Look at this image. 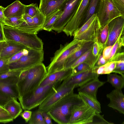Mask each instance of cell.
<instances>
[{
    "label": "cell",
    "mask_w": 124,
    "mask_h": 124,
    "mask_svg": "<svg viewBox=\"0 0 124 124\" xmlns=\"http://www.w3.org/2000/svg\"><path fill=\"white\" fill-rule=\"evenodd\" d=\"M46 67L42 62L22 71L17 85L20 98L37 88L46 77Z\"/></svg>",
    "instance_id": "2"
},
{
    "label": "cell",
    "mask_w": 124,
    "mask_h": 124,
    "mask_svg": "<svg viewBox=\"0 0 124 124\" xmlns=\"http://www.w3.org/2000/svg\"><path fill=\"white\" fill-rule=\"evenodd\" d=\"M94 41H85L81 47L70 55L66 60L64 65V69L71 68L75 62L82 55L93 47Z\"/></svg>",
    "instance_id": "20"
},
{
    "label": "cell",
    "mask_w": 124,
    "mask_h": 124,
    "mask_svg": "<svg viewBox=\"0 0 124 124\" xmlns=\"http://www.w3.org/2000/svg\"><path fill=\"white\" fill-rule=\"evenodd\" d=\"M3 23L0 22V42L5 41L3 30Z\"/></svg>",
    "instance_id": "52"
},
{
    "label": "cell",
    "mask_w": 124,
    "mask_h": 124,
    "mask_svg": "<svg viewBox=\"0 0 124 124\" xmlns=\"http://www.w3.org/2000/svg\"><path fill=\"white\" fill-rule=\"evenodd\" d=\"M122 15L124 16V0H112Z\"/></svg>",
    "instance_id": "43"
},
{
    "label": "cell",
    "mask_w": 124,
    "mask_h": 124,
    "mask_svg": "<svg viewBox=\"0 0 124 124\" xmlns=\"http://www.w3.org/2000/svg\"><path fill=\"white\" fill-rule=\"evenodd\" d=\"M122 60H124V53L123 51L116 53L108 62H116Z\"/></svg>",
    "instance_id": "45"
},
{
    "label": "cell",
    "mask_w": 124,
    "mask_h": 124,
    "mask_svg": "<svg viewBox=\"0 0 124 124\" xmlns=\"http://www.w3.org/2000/svg\"><path fill=\"white\" fill-rule=\"evenodd\" d=\"M72 70V68L64 69L47 75L39 86L46 85L54 82L63 81L71 75Z\"/></svg>",
    "instance_id": "18"
},
{
    "label": "cell",
    "mask_w": 124,
    "mask_h": 124,
    "mask_svg": "<svg viewBox=\"0 0 124 124\" xmlns=\"http://www.w3.org/2000/svg\"><path fill=\"white\" fill-rule=\"evenodd\" d=\"M3 108L14 119L17 118L22 112L21 105L17 99L12 98L4 105Z\"/></svg>",
    "instance_id": "23"
},
{
    "label": "cell",
    "mask_w": 124,
    "mask_h": 124,
    "mask_svg": "<svg viewBox=\"0 0 124 124\" xmlns=\"http://www.w3.org/2000/svg\"><path fill=\"white\" fill-rule=\"evenodd\" d=\"M113 46H107L103 49L102 54L103 58L106 60L107 62Z\"/></svg>",
    "instance_id": "47"
},
{
    "label": "cell",
    "mask_w": 124,
    "mask_h": 124,
    "mask_svg": "<svg viewBox=\"0 0 124 124\" xmlns=\"http://www.w3.org/2000/svg\"><path fill=\"white\" fill-rule=\"evenodd\" d=\"M43 50H37L29 49L28 54L22 56L17 60L9 63L10 70L20 71L28 69L44 60Z\"/></svg>",
    "instance_id": "6"
},
{
    "label": "cell",
    "mask_w": 124,
    "mask_h": 124,
    "mask_svg": "<svg viewBox=\"0 0 124 124\" xmlns=\"http://www.w3.org/2000/svg\"><path fill=\"white\" fill-rule=\"evenodd\" d=\"M124 46V33L121 34L113 44L108 58V61L116 53L120 52Z\"/></svg>",
    "instance_id": "29"
},
{
    "label": "cell",
    "mask_w": 124,
    "mask_h": 124,
    "mask_svg": "<svg viewBox=\"0 0 124 124\" xmlns=\"http://www.w3.org/2000/svg\"><path fill=\"white\" fill-rule=\"evenodd\" d=\"M86 41L74 39L69 43L61 44L59 48L55 52L51 59V62L46 67L47 74L49 75L54 72L64 69L65 61L71 54L79 49Z\"/></svg>",
    "instance_id": "4"
},
{
    "label": "cell",
    "mask_w": 124,
    "mask_h": 124,
    "mask_svg": "<svg viewBox=\"0 0 124 124\" xmlns=\"http://www.w3.org/2000/svg\"><path fill=\"white\" fill-rule=\"evenodd\" d=\"M22 16L5 17L3 24L13 28L19 27L23 22Z\"/></svg>",
    "instance_id": "30"
},
{
    "label": "cell",
    "mask_w": 124,
    "mask_h": 124,
    "mask_svg": "<svg viewBox=\"0 0 124 124\" xmlns=\"http://www.w3.org/2000/svg\"><path fill=\"white\" fill-rule=\"evenodd\" d=\"M78 92V94L79 97L86 105L98 113H100L101 112V104L97 99L85 93Z\"/></svg>",
    "instance_id": "25"
},
{
    "label": "cell",
    "mask_w": 124,
    "mask_h": 124,
    "mask_svg": "<svg viewBox=\"0 0 124 124\" xmlns=\"http://www.w3.org/2000/svg\"><path fill=\"white\" fill-rule=\"evenodd\" d=\"M42 115L46 124H52L51 118L46 112H42Z\"/></svg>",
    "instance_id": "49"
},
{
    "label": "cell",
    "mask_w": 124,
    "mask_h": 124,
    "mask_svg": "<svg viewBox=\"0 0 124 124\" xmlns=\"http://www.w3.org/2000/svg\"><path fill=\"white\" fill-rule=\"evenodd\" d=\"M96 113L86 104L80 106L72 112L68 124H91Z\"/></svg>",
    "instance_id": "11"
},
{
    "label": "cell",
    "mask_w": 124,
    "mask_h": 124,
    "mask_svg": "<svg viewBox=\"0 0 124 124\" xmlns=\"http://www.w3.org/2000/svg\"><path fill=\"white\" fill-rule=\"evenodd\" d=\"M96 14L101 27L107 24L117 17L123 16L112 0H100Z\"/></svg>",
    "instance_id": "9"
},
{
    "label": "cell",
    "mask_w": 124,
    "mask_h": 124,
    "mask_svg": "<svg viewBox=\"0 0 124 124\" xmlns=\"http://www.w3.org/2000/svg\"><path fill=\"white\" fill-rule=\"evenodd\" d=\"M62 13V10L59 9L46 17L43 29L49 31H52L54 25Z\"/></svg>",
    "instance_id": "26"
},
{
    "label": "cell",
    "mask_w": 124,
    "mask_h": 124,
    "mask_svg": "<svg viewBox=\"0 0 124 124\" xmlns=\"http://www.w3.org/2000/svg\"><path fill=\"white\" fill-rule=\"evenodd\" d=\"M82 0H66L60 9L63 13L57 20L52 30L58 33L62 31L64 27L77 12Z\"/></svg>",
    "instance_id": "8"
},
{
    "label": "cell",
    "mask_w": 124,
    "mask_h": 124,
    "mask_svg": "<svg viewBox=\"0 0 124 124\" xmlns=\"http://www.w3.org/2000/svg\"><path fill=\"white\" fill-rule=\"evenodd\" d=\"M12 98L8 95L0 93V106L3 107L7 102Z\"/></svg>",
    "instance_id": "44"
},
{
    "label": "cell",
    "mask_w": 124,
    "mask_h": 124,
    "mask_svg": "<svg viewBox=\"0 0 124 124\" xmlns=\"http://www.w3.org/2000/svg\"><path fill=\"white\" fill-rule=\"evenodd\" d=\"M3 30L5 40H12L19 43L30 49H43V43L37 34L29 33L3 24Z\"/></svg>",
    "instance_id": "5"
},
{
    "label": "cell",
    "mask_w": 124,
    "mask_h": 124,
    "mask_svg": "<svg viewBox=\"0 0 124 124\" xmlns=\"http://www.w3.org/2000/svg\"><path fill=\"white\" fill-rule=\"evenodd\" d=\"M6 110L3 107L0 106V112H3Z\"/></svg>",
    "instance_id": "55"
},
{
    "label": "cell",
    "mask_w": 124,
    "mask_h": 124,
    "mask_svg": "<svg viewBox=\"0 0 124 124\" xmlns=\"http://www.w3.org/2000/svg\"><path fill=\"white\" fill-rule=\"evenodd\" d=\"M109 99L108 106L124 114V95L122 89H115L106 95Z\"/></svg>",
    "instance_id": "16"
},
{
    "label": "cell",
    "mask_w": 124,
    "mask_h": 124,
    "mask_svg": "<svg viewBox=\"0 0 124 124\" xmlns=\"http://www.w3.org/2000/svg\"><path fill=\"white\" fill-rule=\"evenodd\" d=\"M7 42L5 41L0 42V58L1 51L4 46L6 45Z\"/></svg>",
    "instance_id": "54"
},
{
    "label": "cell",
    "mask_w": 124,
    "mask_h": 124,
    "mask_svg": "<svg viewBox=\"0 0 124 124\" xmlns=\"http://www.w3.org/2000/svg\"><path fill=\"white\" fill-rule=\"evenodd\" d=\"M108 33L106 46H113L121 34L124 33V16L117 17L108 24Z\"/></svg>",
    "instance_id": "14"
},
{
    "label": "cell",
    "mask_w": 124,
    "mask_h": 124,
    "mask_svg": "<svg viewBox=\"0 0 124 124\" xmlns=\"http://www.w3.org/2000/svg\"><path fill=\"white\" fill-rule=\"evenodd\" d=\"M28 123L29 124H46L42 112L38 110L32 112L31 118Z\"/></svg>",
    "instance_id": "32"
},
{
    "label": "cell",
    "mask_w": 124,
    "mask_h": 124,
    "mask_svg": "<svg viewBox=\"0 0 124 124\" xmlns=\"http://www.w3.org/2000/svg\"><path fill=\"white\" fill-rule=\"evenodd\" d=\"M40 12L37 4L32 3L29 5H26L24 14L32 18Z\"/></svg>",
    "instance_id": "34"
},
{
    "label": "cell",
    "mask_w": 124,
    "mask_h": 124,
    "mask_svg": "<svg viewBox=\"0 0 124 124\" xmlns=\"http://www.w3.org/2000/svg\"><path fill=\"white\" fill-rule=\"evenodd\" d=\"M24 5L19 0H16L5 8L3 11L5 17L21 16L24 14Z\"/></svg>",
    "instance_id": "22"
},
{
    "label": "cell",
    "mask_w": 124,
    "mask_h": 124,
    "mask_svg": "<svg viewBox=\"0 0 124 124\" xmlns=\"http://www.w3.org/2000/svg\"><path fill=\"white\" fill-rule=\"evenodd\" d=\"M107 62V61L103 58L102 53H101L98 59L95 64L94 68H96L103 65Z\"/></svg>",
    "instance_id": "48"
},
{
    "label": "cell",
    "mask_w": 124,
    "mask_h": 124,
    "mask_svg": "<svg viewBox=\"0 0 124 124\" xmlns=\"http://www.w3.org/2000/svg\"><path fill=\"white\" fill-rule=\"evenodd\" d=\"M108 33V24L101 27L99 33L98 40L99 42L103 46L104 48L106 46L107 41Z\"/></svg>",
    "instance_id": "31"
},
{
    "label": "cell",
    "mask_w": 124,
    "mask_h": 124,
    "mask_svg": "<svg viewBox=\"0 0 124 124\" xmlns=\"http://www.w3.org/2000/svg\"><path fill=\"white\" fill-rule=\"evenodd\" d=\"M32 112L29 110H26L20 114V116L24 119L26 123L28 122L30 119Z\"/></svg>",
    "instance_id": "46"
},
{
    "label": "cell",
    "mask_w": 124,
    "mask_h": 124,
    "mask_svg": "<svg viewBox=\"0 0 124 124\" xmlns=\"http://www.w3.org/2000/svg\"><path fill=\"white\" fill-rule=\"evenodd\" d=\"M74 87L66 85L64 82L58 86L56 91L39 106L38 110L47 112L56 102L65 95L74 90Z\"/></svg>",
    "instance_id": "13"
},
{
    "label": "cell",
    "mask_w": 124,
    "mask_h": 124,
    "mask_svg": "<svg viewBox=\"0 0 124 124\" xmlns=\"http://www.w3.org/2000/svg\"><path fill=\"white\" fill-rule=\"evenodd\" d=\"M100 0H90L88 6L83 20V25L94 14H96Z\"/></svg>",
    "instance_id": "28"
},
{
    "label": "cell",
    "mask_w": 124,
    "mask_h": 124,
    "mask_svg": "<svg viewBox=\"0 0 124 124\" xmlns=\"http://www.w3.org/2000/svg\"><path fill=\"white\" fill-rule=\"evenodd\" d=\"M29 49L26 48L16 54L9 59V63L17 60L23 55L28 54Z\"/></svg>",
    "instance_id": "39"
},
{
    "label": "cell",
    "mask_w": 124,
    "mask_h": 124,
    "mask_svg": "<svg viewBox=\"0 0 124 124\" xmlns=\"http://www.w3.org/2000/svg\"><path fill=\"white\" fill-rule=\"evenodd\" d=\"M85 104L74 90L65 95L46 112L51 118L59 124H68L71 114L77 108Z\"/></svg>",
    "instance_id": "1"
},
{
    "label": "cell",
    "mask_w": 124,
    "mask_h": 124,
    "mask_svg": "<svg viewBox=\"0 0 124 124\" xmlns=\"http://www.w3.org/2000/svg\"><path fill=\"white\" fill-rule=\"evenodd\" d=\"M4 8L2 6H0V22L3 23L5 18L3 12Z\"/></svg>",
    "instance_id": "51"
},
{
    "label": "cell",
    "mask_w": 124,
    "mask_h": 124,
    "mask_svg": "<svg viewBox=\"0 0 124 124\" xmlns=\"http://www.w3.org/2000/svg\"><path fill=\"white\" fill-rule=\"evenodd\" d=\"M116 63L115 61H111L108 62L103 65L104 70L103 74H108L112 73L116 68Z\"/></svg>",
    "instance_id": "38"
},
{
    "label": "cell",
    "mask_w": 124,
    "mask_h": 124,
    "mask_svg": "<svg viewBox=\"0 0 124 124\" xmlns=\"http://www.w3.org/2000/svg\"><path fill=\"white\" fill-rule=\"evenodd\" d=\"M46 18L40 12L32 17L34 25L39 31L43 30V27Z\"/></svg>",
    "instance_id": "33"
},
{
    "label": "cell",
    "mask_w": 124,
    "mask_h": 124,
    "mask_svg": "<svg viewBox=\"0 0 124 124\" xmlns=\"http://www.w3.org/2000/svg\"><path fill=\"white\" fill-rule=\"evenodd\" d=\"M7 44L2 49L0 58L9 59L18 52L26 47L24 45L12 40H6Z\"/></svg>",
    "instance_id": "19"
},
{
    "label": "cell",
    "mask_w": 124,
    "mask_h": 124,
    "mask_svg": "<svg viewBox=\"0 0 124 124\" xmlns=\"http://www.w3.org/2000/svg\"><path fill=\"white\" fill-rule=\"evenodd\" d=\"M90 0H82L76 13L64 27L62 31L67 36H73L82 26Z\"/></svg>",
    "instance_id": "10"
},
{
    "label": "cell",
    "mask_w": 124,
    "mask_h": 124,
    "mask_svg": "<svg viewBox=\"0 0 124 124\" xmlns=\"http://www.w3.org/2000/svg\"><path fill=\"white\" fill-rule=\"evenodd\" d=\"M62 82L59 81L46 85L39 86L18 98L22 109L24 110H30L39 106L55 92Z\"/></svg>",
    "instance_id": "3"
},
{
    "label": "cell",
    "mask_w": 124,
    "mask_h": 124,
    "mask_svg": "<svg viewBox=\"0 0 124 124\" xmlns=\"http://www.w3.org/2000/svg\"><path fill=\"white\" fill-rule=\"evenodd\" d=\"M116 62V66L115 68H119L124 65V60H120Z\"/></svg>",
    "instance_id": "53"
},
{
    "label": "cell",
    "mask_w": 124,
    "mask_h": 124,
    "mask_svg": "<svg viewBox=\"0 0 124 124\" xmlns=\"http://www.w3.org/2000/svg\"><path fill=\"white\" fill-rule=\"evenodd\" d=\"M22 71L16 70H9L0 75V78L5 79L9 78L19 77Z\"/></svg>",
    "instance_id": "42"
},
{
    "label": "cell",
    "mask_w": 124,
    "mask_h": 124,
    "mask_svg": "<svg viewBox=\"0 0 124 124\" xmlns=\"http://www.w3.org/2000/svg\"><path fill=\"white\" fill-rule=\"evenodd\" d=\"M92 47L77 59L71 66V68L73 69L79 64L85 62L89 64L91 68H93L100 55L97 57L94 56L92 54Z\"/></svg>",
    "instance_id": "24"
},
{
    "label": "cell",
    "mask_w": 124,
    "mask_h": 124,
    "mask_svg": "<svg viewBox=\"0 0 124 124\" xmlns=\"http://www.w3.org/2000/svg\"><path fill=\"white\" fill-rule=\"evenodd\" d=\"M107 82L115 89H122L124 86V78L116 73L108 74Z\"/></svg>",
    "instance_id": "27"
},
{
    "label": "cell",
    "mask_w": 124,
    "mask_h": 124,
    "mask_svg": "<svg viewBox=\"0 0 124 124\" xmlns=\"http://www.w3.org/2000/svg\"><path fill=\"white\" fill-rule=\"evenodd\" d=\"M9 59L0 58V75L10 70Z\"/></svg>",
    "instance_id": "37"
},
{
    "label": "cell",
    "mask_w": 124,
    "mask_h": 124,
    "mask_svg": "<svg viewBox=\"0 0 124 124\" xmlns=\"http://www.w3.org/2000/svg\"><path fill=\"white\" fill-rule=\"evenodd\" d=\"M19 77L0 78V93L17 99L19 94L17 85Z\"/></svg>",
    "instance_id": "15"
},
{
    "label": "cell",
    "mask_w": 124,
    "mask_h": 124,
    "mask_svg": "<svg viewBox=\"0 0 124 124\" xmlns=\"http://www.w3.org/2000/svg\"><path fill=\"white\" fill-rule=\"evenodd\" d=\"M91 68H91L89 64L86 63L84 62L81 63L72 69L71 75L76 74Z\"/></svg>",
    "instance_id": "35"
},
{
    "label": "cell",
    "mask_w": 124,
    "mask_h": 124,
    "mask_svg": "<svg viewBox=\"0 0 124 124\" xmlns=\"http://www.w3.org/2000/svg\"><path fill=\"white\" fill-rule=\"evenodd\" d=\"M112 73H118L124 78V65L118 68H115Z\"/></svg>",
    "instance_id": "50"
},
{
    "label": "cell",
    "mask_w": 124,
    "mask_h": 124,
    "mask_svg": "<svg viewBox=\"0 0 124 124\" xmlns=\"http://www.w3.org/2000/svg\"><path fill=\"white\" fill-rule=\"evenodd\" d=\"M105 83V82L100 81L98 78L94 79L79 87L78 91L97 99L96 95L98 89Z\"/></svg>",
    "instance_id": "21"
},
{
    "label": "cell",
    "mask_w": 124,
    "mask_h": 124,
    "mask_svg": "<svg viewBox=\"0 0 124 124\" xmlns=\"http://www.w3.org/2000/svg\"><path fill=\"white\" fill-rule=\"evenodd\" d=\"M101 26L96 14L93 15L74 34V39L86 41H98Z\"/></svg>",
    "instance_id": "7"
},
{
    "label": "cell",
    "mask_w": 124,
    "mask_h": 124,
    "mask_svg": "<svg viewBox=\"0 0 124 124\" xmlns=\"http://www.w3.org/2000/svg\"><path fill=\"white\" fill-rule=\"evenodd\" d=\"M66 0H40V12L45 17L59 9Z\"/></svg>",
    "instance_id": "17"
},
{
    "label": "cell",
    "mask_w": 124,
    "mask_h": 124,
    "mask_svg": "<svg viewBox=\"0 0 124 124\" xmlns=\"http://www.w3.org/2000/svg\"><path fill=\"white\" fill-rule=\"evenodd\" d=\"M14 119L6 110L0 112V123H6L13 121Z\"/></svg>",
    "instance_id": "40"
},
{
    "label": "cell",
    "mask_w": 124,
    "mask_h": 124,
    "mask_svg": "<svg viewBox=\"0 0 124 124\" xmlns=\"http://www.w3.org/2000/svg\"><path fill=\"white\" fill-rule=\"evenodd\" d=\"M99 75L95 72L93 68L73 75H71L63 81L67 86H73L75 88L80 87L89 81L97 79Z\"/></svg>",
    "instance_id": "12"
},
{
    "label": "cell",
    "mask_w": 124,
    "mask_h": 124,
    "mask_svg": "<svg viewBox=\"0 0 124 124\" xmlns=\"http://www.w3.org/2000/svg\"><path fill=\"white\" fill-rule=\"evenodd\" d=\"M104 47L98 41L94 42L92 48V52L95 57L99 56L101 53Z\"/></svg>",
    "instance_id": "36"
},
{
    "label": "cell",
    "mask_w": 124,
    "mask_h": 124,
    "mask_svg": "<svg viewBox=\"0 0 124 124\" xmlns=\"http://www.w3.org/2000/svg\"><path fill=\"white\" fill-rule=\"evenodd\" d=\"M110 123L106 120L103 118V115H101L100 113H96L94 116L93 121L91 124H113Z\"/></svg>",
    "instance_id": "41"
}]
</instances>
